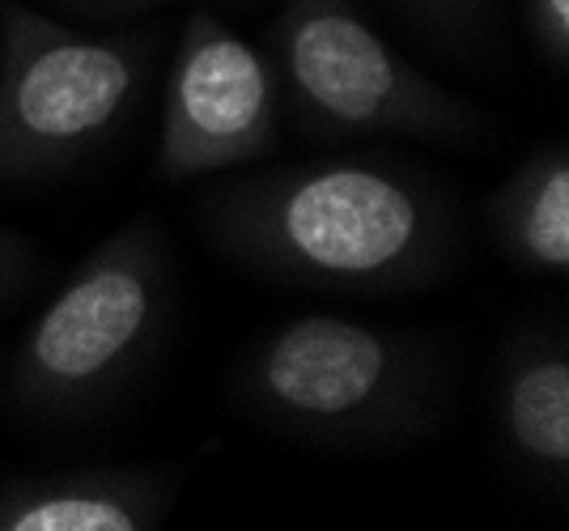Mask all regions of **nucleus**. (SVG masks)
<instances>
[{
	"instance_id": "f257e3e1",
	"label": "nucleus",
	"mask_w": 569,
	"mask_h": 531,
	"mask_svg": "<svg viewBox=\"0 0 569 531\" xmlns=\"http://www.w3.org/2000/svg\"><path fill=\"white\" fill-rule=\"evenodd\" d=\"M196 226L260 281L357 298L429 290L459 251L455 196L400 158L238 167L196 196Z\"/></svg>"
},
{
	"instance_id": "f03ea898",
	"label": "nucleus",
	"mask_w": 569,
	"mask_h": 531,
	"mask_svg": "<svg viewBox=\"0 0 569 531\" xmlns=\"http://www.w3.org/2000/svg\"><path fill=\"white\" fill-rule=\"evenodd\" d=\"M234 400L256 425L310 447H396L438 421L447 370L417 332L353 314H293L247 349Z\"/></svg>"
},
{
	"instance_id": "7ed1b4c3",
	"label": "nucleus",
	"mask_w": 569,
	"mask_h": 531,
	"mask_svg": "<svg viewBox=\"0 0 569 531\" xmlns=\"http://www.w3.org/2000/svg\"><path fill=\"white\" fill-rule=\"evenodd\" d=\"M174 311L162 226L123 221L98 242L26 332L9 395L26 417L77 421L107 409L153 362Z\"/></svg>"
},
{
	"instance_id": "20e7f679",
	"label": "nucleus",
	"mask_w": 569,
	"mask_h": 531,
	"mask_svg": "<svg viewBox=\"0 0 569 531\" xmlns=\"http://www.w3.org/2000/svg\"><path fill=\"white\" fill-rule=\"evenodd\" d=\"M281 120L310 141H442L485 128V111L451 94L357 13L353 0H281L268 30Z\"/></svg>"
},
{
	"instance_id": "39448f33",
	"label": "nucleus",
	"mask_w": 569,
	"mask_h": 531,
	"mask_svg": "<svg viewBox=\"0 0 569 531\" xmlns=\"http://www.w3.org/2000/svg\"><path fill=\"white\" fill-rule=\"evenodd\" d=\"M153 51V26L81 34L26 4H4L0 183H39L98 153L141 98Z\"/></svg>"
},
{
	"instance_id": "423d86ee",
	"label": "nucleus",
	"mask_w": 569,
	"mask_h": 531,
	"mask_svg": "<svg viewBox=\"0 0 569 531\" xmlns=\"http://www.w3.org/2000/svg\"><path fill=\"white\" fill-rule=\"evenodd\" d=\"M281 149V86L268 51L247 43L209 9L188 13L162 94L153 174L188 183L256 167Z\"/></svg>"
},
{
	"instance_id": "0eeeda50",
	"label": "nucleus",
	"mask_w": 569,
	"mask_h": 531,
	"mask_svg": "<svg viewBox=\"0 0 569 531\" xmlns=\"http://www.w3.org/2000/svg\"><path fill=\"white\" fill-rule=\"evenodd\" d=\"M498 434L510 463L545 493L569 484V344L561 328L527 323L498 362Z\"/></svg>"
},
{
	"instance_id": "6e6552de",
	"label": "nucleus",
	"mask_w": 569,
	"mask_h": 531,
	"mask_svg": "<svg viewBox=\"0 0 569 531\" xmlns=\"http://www.w3.org/2000/svg\"><path fill=\"white\" fill-rule=\"evenodd\" d=\"M174 489L149 468H69L0 481V531H153Z\"/></svg>"
},
{
	"instance_id": "1a4fd4ad",
	"label": "nucleus",
	"mask_w": 569,
	"mask_h": 531,
	"mask_svg": "<svg viewBox=\"0 0 569 531\" xmlns=\"http://www.w3.org/2000/svg\"><path fill=\"white\" fill-rule=\"evenodd\" d=\"M489 234L510 264L545 277L569 272V153L561 141L536 146L485 204Z\"/></svg>"
},
{
	"instance_id": "9d476101",
	"label": "nucleus",
	"mask_w": 569,
	"mask_h": 531,
	"mask_svg": "<svg viewBox=\"0 0 569 531\" xmlns=\"http://www.w3.org/2000/svg\"><path fill=\"white\" fill-rule=\"evenodd\" d=\"M429 48L480 56L498 26V0H379Z\"/></svg>"
},
{
	"instance_id": "9b49d317",
	"label": "nucleus",
	"mask_w": 569,
	"mask_h": 531,
	"mask_svg": "<svg viewBox=\"0 0 569 531\" xmlns=\"http://www.w3.org/2000/svg\"><path fill=\"white\" fill-rule=\"evenodd\" d=\"M522 26L536 56L557 77L569 69V0H522Z\"/></svg>"
},
{
	"instance_id": "f8f14e48",
	"label": "nucleus",
	"mask_w": 569,
	"mask_h": 531,
	"mask_svg": "<svg viewBox=\"0 0 569 531\" xmlns=\"http://www.w3.org/2000/svg\"><path fill=\"white\" fill-rule=\"evenodd\" d=\"M39 277V251L34 242L13 234V230H0V311L9 302H18L30 281Z\"/></svg>"
},
{
	"instance_id": "ddd939ff",
	"label": "nucleus",
	"mask_w": 569,
	"mask_h": 531,
	"mask_svg": "<svg viewBox=\"0 0 569 531\" xmlns=\"http://www.w3.org/2000/svg\"><path fill=\"white\" fill-rule=\"evenodd\" d=\"M51 4L81 22H128V18L162 9V4H174V0H51ZM204 4H251V0H204Z\"/></svg>"
}]
</instances>
